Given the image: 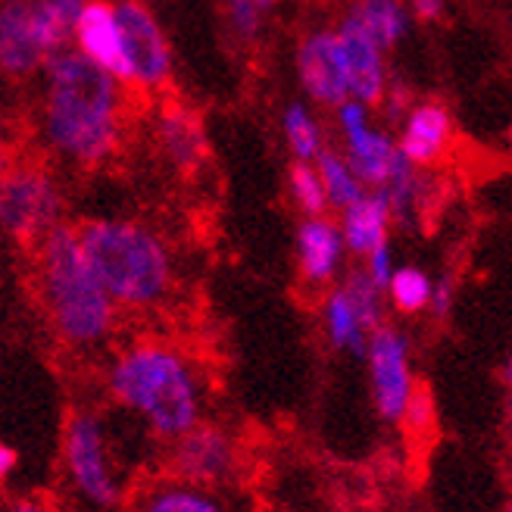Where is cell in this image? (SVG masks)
<instances>
[{"label": "cell", "mask_w": 512, "mask_h": 512, "mask_svg": "<svg viewBox=\"0 0 512 512\" xmlns=\"http://www.w3.org/2000/svg\"><path fill=\"white\" fill-rule=\"evenodd\" d=\"M125 85L66 47L47 60L35 113V135L50 160L94 169L125 141Z\"/></svg>", "instance_id": "6da1fadb"}, {"label": "cell", "mask_w": 512, "mask_h": 512, "mask_svg": "<svg viewBox=\"0 0 512 512\" xmlns=\"http://www.w3.org/2000/svg\"><path fill=\"white\" fill-rule=\"evenodd\" d=\"M104 378L125 413L166 444L200 425L207 413V378L182 347L169 341L138 338L119 347Z\"/></svg>", "instance_id": "7a4b0ae2"}, {"label": "cell", "mask_w": 512, "mask_h": 512, "mask_svg": "<svg viewBox=\"0 0 512 512\" xmlns=\"http://www.w3.org/2000/svg\"><path fill=\"white\" fill-rule=\"evenodd\" d=\"M35 291L54 338L79 353L110 344L119 325V303L91 266L79 225L60 222L35 247Z\"/></svg>", "instance_id": "3957f363"}, {"label": "cell", "mask_w": 512, "mask_h": 512, "mask_svg": "<svg viewBox=\"0 0 512 512\" xmlns=\"http://www.w3.org/2000/svg\"><path fill=\"white\" fill-rule=\"evenodd\" d=\"M79 235L119 310L150 313L172 297L175 256L157 228L125 216H94L79 225Z\"/></svg>", "instance_id": "277c9868"}, {"label": "cell", "mask_w": 512, "mask_h": 512, "mask_svg": "<svg viewBox=\"0 0 512 512\" xmlns=\"http://www.w3.org/2000/svg\"><path fill=\"white\" fill-rule=\"evenodd\" d=\"M63 475L94 509H113L128 494L107 422L88 406L72 409L63 425Z\"/></svg>", "instance_id": "5b68a950"}, {"label": "cell", "mask_w": 512, "mask_h": 512, "mask_svg": "<svg viewBox=\"0 0 512 512\" xmlns=\"http://www.w3.org/2000/svg\"><path fill=\"white\" fill-rule=\"evenodd\" d=\"M63 207L66 203L60 182L44 163L22 157L4 166V175H0V225L13 241L35 247L63 222Z\"/></svg>", "instance_id": "8992f818"}, {"label": "cell", "mask_w": 512, "mask_h": 512, "mask_svg": "<svg viewBox=\"0 0 512 512\" xmlns=\"http://www.w3.org/2000/svg\"><path fill=\"white\" fill-rule=\"evenodd\" d=\"M363 363H366L369 394H372V406L378 419L388 425H403L409 403H413L416 391L422 388L416 381L413 344H409L406 331H400L391 322L375 328Z\"/></svg>", "instance_id": "52a82bcc"}, {"label": "cell", "mask_w": 512, "mask_h": 512, "mask_svg": "<svg viewBox=\"0 0 512 512\" xmlns=\"http://www.w3.org/2000/svg\"><path fill=\"white\" fill-rule=\"evenodd\" d=\"M241 472V444L228 428L200 422L166 450V475L207 488H232Z\"/></svg>", "instance_id": "ba28073f"}, {"label": "cell", "mask_w": 512, "mask_h": 512, "mask_svg": "<svg viewBox=\"0 0 512 512\" xmlns=\"http://www.w3.org/2000/svg\"><path fill=\"white\" fill-rule=\"evenodd\" d=\"M331 113H335V132L341 138V150L347 153L353 169L360 172L369 188H384L400 160L397 132H388V125L381 128L375 122V107L356 97L344 100Z\"/></svg>", "instance_id": "9c48e42d"}, {"label": "cell", "mask_w": 512, "mask_h": 512, "mask_svg": "<svg viewBox=\"0 0 512 512\" xmlns=\"http://www.w3.org/2000/svg\"><path fill=\"white\" fill-rule=\"evenodd\" d=\"M294 72L303 97L319 110H338L350 91L347 50L338 29H310L294 50Z\"/></svg>", "instance_id": "30bf717a"}, {"label": "cell", "mask_w": 512, "mask_h": 512, "mask_svg": "<svg viewBox=\"0 0 512 512\" xmlns=\"http://www.w3.org/2000/svg\"><path fill=\"white\" fill-rule=\"evenodd\" d=\"M125 35V57L132 69V91L157 94L172 79V44L166 29L144 0H116Z\"/></svg>", "instance_id": "8fae6325"}, {"label": "cell", "mask_w": 512, "mask_h": 512, "mask_svg": "<svg viewBox=\"0 0 512 512\" xmlns=\"http://www.w3.org/2000/svg\"><path fill=\"white\" fill-rule=\"evenodd\" d=\"M350 247L344 241L341 222L322 216H300L297 235H294V260L300 281L313 291H328L338 285L347 269Z\"/></svg>", "instance_id": "7c38bea8"}, {"label": "cell", "mask_w": 512, "mask_h": 512, "mask_svg": "<svg viewBox=\"0 0 512 512\" xmlns=\"http://www.w3.org/2000/svg\"><path fill=\"white\" fill-rule=\"evenodd\" d=\"M72 47L94 66L116 75L125 88H132V69H128L125 57V35L116 13V0H88L79 25H75Z\"/></svg>", "instance_id": "4fadbf2b"}, {"label": "cell", "mask_w": 512, "mask_h": 512, "mask_svg": "<svg viewBox=\"0 0 512 512\" xmlns=\"http://www.w3.org/2000/svg\"><path fill=\"white\" fill-rule=\"evenodd\" d=\"M453 138H456L453 113L447 110V104H441V100H434V97L416 100V104L409 107V113L403 116V122L397 125L400 153L419 169L438 166L450 153Z\"/></svg>", "instance_id": "5bb4252c"}, {"label": "cell", "mask_w": 512, "mask_h": 512, "mask_svg": "<svg viewBox=\"0 0 512 512\" xmlns=\"http://www.w3.org/2000/svg\"><path fill=\"white\" fill-rule=\"evenodd\" d=\"M50 54L44 50L32 0H0V72L13 82H25L41 75Z\"/></svg>", "instance_id": "9a60e30c"}, {"label": "cell", "mask_w": 512, "mask_h": 512, "mask_svg": "<svg viewBox=\"0 0 512 512\" xmlns=\"http://www.w3.org/2000/svg\"><path fill=\"white\" fill-rule=\"evenodd\" d=\"M338 35L347 50V66H350V91L356 100H363L369 107H381L384 94L391 85V69H388V50H384L360 22H356L347 10L338 19Z\"/></svg>", "instance_id": "2e32d148"}, {"label": "cell", "mask_w": 512, "mask_h": 512, "mask_svg": "<svg viewBox=\"0 0 512 512\" xmlns=\"http://www.w3.org/2000/svg\"><path fill=\"white\" fill-rule=\"evenodd\" d=\"M153 141H157V150L166 166L182 175H191L207 163L210 144L207 132H203V122L191 107L178 104V100H166L157 116H153Z\"/></svg>", "instance_id": "e0dca14e"}, {"label": "cell", "mask_w": 512, "mask_h": 512, "mask_svg": "<svg viewBox=\"0 0 512 512\" xmlns=\"http://www.w3.org/2000/svg\"><path fill=\"white\" fill-rule=\"evenodd\" d=\"M135 512H250L232 488H207L163 475L135 497Z\"/></svg>", "instance_id": "ac0fdd59"}, {"label": "cell", "mask_w": 512, "mask_h": 512, "mask_svg": "<svg viewBox=\"0 0 512 512\" xmlns=\"http://www.w3.org/2000/svg\"><path fill=\"white\" fill-rule=\"evenodd\" d=\"M319 319H322V335L328 341L331 350L338 353H350V356H366L369 338H372V325L363 316V310L356 306L350 288L344 281L331 285L328 291H322V303H319Z\"/></svg>", "instance_id": "d6986e66"}, {"label": "cell", "mask_w": 512, "mask_h": 512, "mask_svg": "<svg viewBox=\"0 0 512 512\" xmlns=\"http://www.w3.org/2000/svg\"><path fill=\"white\" fill-rule=\"evenodd\" d=\"M338 222L350 247V256H356V260H363L378 244L391 241V228L397 225L391 200L381 188H369L360 200L341 210Z\"/></svg>", "instance_id": "ffe728a7"}, {"label": "cell", "mask_w": 512, "mask_h": 512, "mask_svg": "<svg viewBox=\"0 0 512 512\" xmlns=\"http://www.w3.org/2000/svg\"><path fill=\"white\" fill-rule=\"evenodd\" d=\"M347 13L360 22L388 54L409 35V25L416 19L406 0H350Z\"/></svg>", "instance_id": "44dd1931"}, {"label": "cell", "mask_w": 512, "mask_h": 512, "mask_svg": "<svg viewBox=\"0 0 512 512\" xmlns=\"http://www.w3.org/2000/svg\"><path fill=\"white\" fill-rule=\"evenodd\" d=\"M281 135H285L291 160L316 163L328 150L325 125L316 113V104H306V100H291V104L281 110Z\"/></svg>", "instance_id": "7402d4cb"}, {"label": "cell", "mask_w": 512, "mask_h": 512, "mask_svg": "<svg viewBox=\"0 0 512 512\" xmlns=\"http://www.w3.org/2000/svg\"><path fill=\"white\" fill-rule=\"evenodd\" d=\"M85 7H88V0H32L35 29L50 57L72 47L75 25H79V16Z\"/></svg>", "instance_id": "603a6c76"}, {"label": "cell", "mask_w": 512, "mask_h": 512, "mask_svg": "<svg viewBox=\"0 0 512 512\" xmlns=\"http://www.w3.org/2000/svg\"><path fill=\"white\" fill-rule=\"evenodd\" d=\"M319 172H322V182H325V191H328V203H331V210L341 213L347 210L350 203L360 200L369 185L360 178V172L353 169V163L347 160V153L338 147H328L322 157L316 160Z\"/></svg>", "instance_id": "cb8c5ba5"}, {"label": "cell", "mask_w": 512, "mask_h": 512, "mask_svg": "<svg viewBox=\"0 0 512 512\" xmlns=\"http://www.w3.org/2000/svg\"><path fill=\"white\" fill-rule=\"evenodd\" d=\"M425 169H419L416 163H409L403 153L388 178V185L381 191L388 194L391 207H394V219L397 225H416L419 210L425 207Z\"/></svg>", "instance_id": "d4e9b609"}, {"label": "cell", "mask_w": 512, "mask_h": 512, "mask_svg": "<svg viewBox=\"0 0 512 512\" xmlns=\"http://www.w3.org/2000/svg\"><path fill=\"white\" fill-rule=\"evenodd\" d=\"M434 275L416 263H400L388 285V306L400 316H419L431 310Z\"/></svg>", "instance_id": "484cf974"}, {"label": "cell", "mask_w": 512, "mask_h": 512, "mask_svg": "<svg viewBox=\"0 0 512 512\" xmlns=\"http://www.w3.org/2000/svg\"><path fill=\"white\" fill-rule=\"evenodd\" d=\"M288 197H291L294 210L300 216H322L331 210L322 172L316 163L291 160V166H288Z\"/></svg>", "instance_id": "4316f807"}, {"label": "cell", "mask_w": 512, "mask_h": 512, "mask_svg": "<svg viewBox=\"0 0 512 512\" xmlns=\"http://www.w3.org/2000/svg\"><path fill=\"white\" fill-rule=\"evenodd\" d=\"M266 0H225V29L238 44H256L266 32Z\"/></svg>", "instance_id": "83f0119b"}, {"label": "cell", "mask_w": 512, "mask_h": 512, "mask_svg": "<svg viewBox=\"0 0 512 512\" xmlns=\"http://www.w3.org/2000/svg\"><path fill=\"white\" fill-rule=\"evenodd\" d=\"M434 422H438V406H434V397L425 388H419L400 428H406V434H413V438H428L434 431Z\"/></svg>", "instance_id": "f1b7e54d"}, {"label": "cell", "mask_w": 512, "mask_h": 512, "mask_svg": "<svg viewBox=\"0 0 512 512\" xmlns=\"http://www.w3.org/2000/svg\"><path fill=\"white\" fill-rule=\"evenodd\" d=\"M360 266L369 272V278L375 281V285L384 288V294H388V285H391V278H394V269H397L400 263L394 260V247H391V241H384V244H378L372 253L363 256Z\"/></svg>", "instance_id": "f546056e"}, {"label": "cell", "mask_w": 512, "mask_h": 512, "mask_svg": "<svg viewBox=\"0 0 512 512\" xmlns=\"http://www.w3.org/2000/svg\"><path fill=\"white\" fill-rule=\"evenodd\" d=\"M416 100H413V91H409V85L403 82V79H391V85H388V94H384V100H381V119L388 122V125H400L403 122V116L409 113V107H413Z\"/></svg>", "instance_id": "4dcf8cb0"}, {"label": "cell", "mask_w": 512, "mask_h": 512, "mask_svg": "<svg viewBox=\"0 0 512 512\" xmlns=\"http://www.w3.org/2000/svg\"><path fill=\"white\" fill-rule=\"evenodd\" d=\"M453 303H456V281L450 275H438L434 278V294H431V319H447L453 313Z\"/></svg>", "instance_id": "1f68e13d"}, {"label": "cell", "mask_w": 512, "mask_h": 512, "mask_svg": "<svg viewBox=\"0 0 512 512\" xmlns=\"http://www.w3.org/2000/svg\"><path fill=\"white\" fill-rule=\"evenodd\" d=\"M7 512H60V509L54 506V500H47L41 494H19L10 500Z\"/></svg>", "instance_id": "d6a6232c"}, {"label": "cell", "mask_w": 512, "mask_h": 512, "mask_svg": "<svg viewBox=\"0 0 512 512\" xmlns=\"http://www.w3.org/2000/svg\"><path fill=\"white\" fill-rule=\"evenodd\" d=\"M419 22H441L447 13V0H406Z\"/></svg>", "instance_id": "836d02e7"}, {"label": "cell", "mask_w": 512, "mask_h": 512, "mask_svg": "<svg viewBox=\"0 0 512 512\" xmlns=\"http://www.w3.org/2000/svg\"><path fill=\"white\" fill-rule=\"evenodd\" d=\"M19 469V450L10 444H0V478H10Z\"/></svg>", "instance_id": "e575fe53"}, {"label": "cell", "mask_w": 512, "mask_h": 512, "mask_svg": "<svg viewBox=\"0 0 512 512\" xmlns=\"http://www.w3.org/2000/svg\"><path fill=\"white\" fill-rule=\"evenodd\" d=\"M503 381L509 384V391H512V353L506 356V366H503Z\"/></svg>", "instance_id": "d590c367"}, {"label": "cell", "mask_w": 512, "mask_h": 512, "mask_svg": "<svg viewBox=\"0 0 512 512\" xmlns=\"http://www.w3.org/2000/svg\"><path fill=\"white\" fill-rule=\"evenodd\" d=\"M506 428H509V438H512V394L506 400Z\"/></svg>", "instance_id": "8d00e7d4"}, {"label": "cell", "mask_w": 512, "mask_h": 512, "mask_svg": "<svg viewBox=\"0 0 512 512\" xmlns=\"http://www.w3.org/2000/svg\"><path fill=\"white\" fill-rule=\"evenodd\" d=\"M506 150H509V157H512V125L506 128Z\"/></svg>", "instance_id": "74e56055"}, {"label": "cell", "mask_w": 512, "mask_h": 512, "mask_svg": "<svg viewBox=\"0 0 512 512\" xmlns=\"http://www.w3.org/2000/svg\"><path fill=\"white\" fill-rule=\"evenodd\" d=\"M503 512H512V497H509V503H506V509Z\"/></svg>", "instance_id": "f35d334b"}, {"label": "cell", "mask_w": 512, "mask_h": 512, "mask_svg": "<svg viewBox=\"0 0 512 512\" xmlns=\"http://www.w3.org/2000/svg\"><path fill=\"white\" fill-rule=\"evenodd\" d=\"M266 4H269V7H272V4H275V0H266Z\"/></svg>", "instance_id": "ab89813d"}]
</instances>
